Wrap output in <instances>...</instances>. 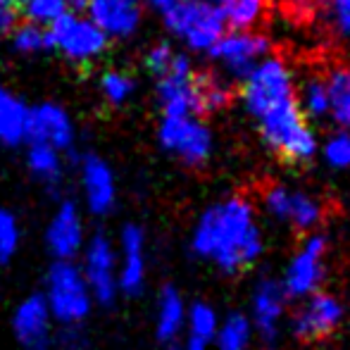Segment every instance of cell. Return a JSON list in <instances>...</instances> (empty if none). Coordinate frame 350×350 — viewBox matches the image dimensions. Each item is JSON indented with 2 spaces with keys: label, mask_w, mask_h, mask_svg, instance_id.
Returning a JSON list of instances; mask_svg holds the SVG:
<instances>
[{
  "label": "cell",
  "mask_w": 350,
  "mask_h": 350,
  "mask_svg": "<svg viewBox=\"0 0 350 350\" xmlns=\"http://www.w3.org/2000/svg\"><path fill=\"white\" fill-rule=\"evenodd\" d=\"M191 248L200 258L215 260L226 274L245 272L262 250L250 205L234 198L210 208L196 226Z\"/></svg>",
  "instance_id": "1"
},
{
  "label": "cell",
  "mask_w": 350,
  "mask_h": 350,
  "mask_svg": "<svg viewBox=\"0 0 350 350\" xmlns=\"http://www.w3.org/2000/svg\"><path fill=\"white\" fill-rule=\"evenodd\" d=\"M41 295L55 327H83L96 308L77 262H51Z\"/></svg>",
  "instance_id": "2"
},
{
  "label": "cell",
  "mask_w": 350,
  "mask_h": 350,
  "mask_svg": "<svg viewBox=\"0 0 350 350\" xmlns=\"http://www.w3.org/2000/svg\"><path fill=\"white\" fill-rule=\"evenodd\" d=\"M167 29L186 38L196 51H210L224 31V17L219 8L205 0H165L160 5Z\"/></svg>",
  "instance_id": "3"
},
{
  "label": "cell",
  "mask_w": 350,
  "mask_h": 350,
  "mask_svg": "<svg viewBox=\"0 0 350 350\" xmlns=\"http://www.w3.org/2000/svg\"><path fill=\"white\" fill-rule=\"evenodd\" d=\"M86 286L93 295L96 308H112L120 298V284H117V245L105 231H96L86 239L81 255L77 260Z\"/></svg>",
  "instance_id": "4"
},
{
  "label": "cell",
  "mask_w": 350,
  "mask_h": 350,
  "mask_svg": "<svg viewBox=\"0 0 350 350\" xmlns=\"http://www.w3.org/2000/svg\"><path fill=\"white\" fill-rule=\"evenodd\" d=\"M262 136L286 162H303L312 155L314 139L305 126L295 98L269 107L262 117Z\"/></svg>",
  "instance_id": "5"
},
{
  "label": "cell",
  "mask_w": 350,
  "mask_h": 350,
  "mask_svg": "<svg viewBox=\"0 0 350 350\" xmlns=\"http://www.w3.org/2000/svg\"><path fill=\"white\" fill-rule=\"evenodd\" d=\"M53 48L72 62H91L100 57L107 48V36L88 17L65 12L53 27H48Z\"/></svg>",
  "instance_id": "6"
},
{
  "label": "cell",
  "mask_w": 350,
  "mask_h": 350,
  "mask_svg": "<svg viewBox=\"0 0 350 350\" xmlns=\"http://www.w3.org/2000/svg\"><path fill=\"white\" fill-rule=\"evenodd\" d=\"M10 332L19 350H53L57 327L48 312L41 291L24 295L14 305L10 314Z\"/></svg>",
  "instance_id": "7"
},
{
  "label": "cell",
  "mask_w": 350,
  "mask_h": 350,
  "mask_svg": "<svg viewBox=\"0 0 350 350\" xmlns=\"http://www.w3.org/2000/svg\"><path fill=\"white\" fill-rule=\"evenodd\" d=\"M86 224H83V212L74 200H62L51 215L43 231V243L46 253L53 262H77L86 245Z\"/></svg>",
  "instance_id": "8"
},
{
  "label": "cell",
  "mask_w": 350,
  "mask_h": 350,
  "mask_svg": "<svg viewBox=\"0 0 350 350\" xmlns=\"http://www.w3.org/2000/svg\"><path fill=\"white\" fill-rule=\"evenodd\" d=\"M160 146L181 162L196 167L210 157L212 136L196 117H165L160 124Z\"/></svg>",
  "instance_id": "9"
},
{
  "label": "cell",
  "mask_w": 350,
  "mask_h": 350,
  "mask_svg": "<svg viewBox=\"0 0 350 350\" xmlns=\"http://www.w3.org/2000/svg\"><path fill=\"white\" fill-rule=\"evenodd\" d=\"M117 245V284H120V295L136 298L143 293L148 274L146 262V229L136 221H129L120 229V236L115 241Z\"/></svg>",
  "instance_id": "10"
},
{
  "label": "cell",
  "mask_w": 350,
  "mask_h": 350,
  "mask_svg": "<svg viewBox=\"0 0 350 350\" xmlns=\"http://www.w3.org/2000/svg\"><path fill=\"white\" fill-rule=\"evenodd\" d=\"M74 139L77 131L65 107L57 103H38L29 107L27 134H24L29 146H48L57 152H67L74 146Z\"/></svg>",
  "instance_id": "11"
},
{
  "label": "cell",
  "mask_w": 350,
  "mask_h": 350,
  "mask_svg": "<svg viewBox=\"0 0 350 350\" xmlns=\"http://www.w3.org/2000/svg\"><path fill=\"white\" fill-rule=\"evenodd\" d=\"M79 184L86 212L93 217H107L117 205V179L107 160L96 152H86L79 160Z\"/></svg>",
  "instance_id": "12"
},
{
  "label": "cell",
  "mask_w": 350,
  "mask_h": 350,
  "mask_svg": "<svg viewBox=\"0 0 350 350\" xmlns=\"http://www.w3.org/2000/svg\"><path fill=\"white\" fill-rule=\"evenodd\" d=\"M157 96H160L165 117H193L198 110V88H196V74L191 70L189 57L174 55L170 70L157 81Z\"/></svg>",
  "instance_id": "13"
},
{
  "label": "cell",
  "mask_w": 350,
  "mask_h": 350,
  "mask_svg": "<svg viewBox=\"0 0 350 350\" xmlns=\"http://www.w3.org/2000/svg\"><path fill=\"white\" fill-rule=\"evenodd\" d=\"M245 105L253 115L262 117L269 107L293 98L291 91V77L281 60H267L248 77L243 88Z\"/></svg>",
  "instance_id": "14"
},
{
  "label": "cell",
  "mask_w": 350,
  "mask_h": 350,
  "mask_svg": "<svg viewBox=\"0 0 350 350\" xmlns=\"http://www.w3.org/2000/svg\"><path fill=\"white\" fill-rule=\"evenodd\" d=\"M86 12L107 41L131 36L141 24V8L136 0H88Z\"/></svg>",
  "instance_id": "15"
},
{
  "label": "cell",
  "mask_w": 350,
  "mask_h": 350,
  "mask_svg": "<svg viewBox=\"0 0 350 350\" xmlns=\"http://www.w3.org/2000/svg\"><path fill=\"white\" fill-rule=\"evenodd\" d=\"M341 322V305L327 293H317L295 314V336L303 341H324Z\"/></svg>",
  "instance_id": "16"
},
{
  "label": "cell",
  "mask_w": 350,
  "mask_h": 350,
  "mask_svg": "<svg viewBox=\"0 0 350 350\" xmlns=\"http://www.w3.org/2000/svg\"><path fill=\"white\" fill-rule=\"evenodd\" d=\"M267 51V38L253 36V33H231V36H221L210 53L219 60H224L236 74H248L253 67L255 57L262 55Z\"/></svg>",
  "instance_id": "17"
},
{
  "label": "cell",
  "mask_w": 350,
  "mask_h": 350,
  "mask_svg": "<svg viewBox=\"0 0 350 350\" xmlns=\"http://www.w3.org/2000/svg\"><path fill=\"white\" fill-rule=\"evenodd\" d=\"M322 253L324 239H312L305 245L303 253L291 265L288 277H286V288L291 295H305L319 284L322 279Z\"/></svg>",
  "instance_id": "18"
},
{
  "label": "cell",
  "mask_w": 350,
  "mask_h": 350,
  "mask_svg": "<svg viewBox=\"0 0 350 350\" xmlns=\"http://www.w3.org/2000/svg\"><path fill=\"white\" fill-rule=\"evenodd\" d=\"M186 319L184 300L174 286H165L157 295V312H155V336L160 343L170 346L181 334Z\"/></svg>",
  "instance_id": "19"
},
{
  "label": "cell",
  "mask_w": 350,
  "mask_h": 350,
  "mask_svg": "<svg viewBox=\"0 0 350 350\" xmlns=\"http://www.w3.org/2000/svg\"><path fill=\"white\" fill-rule=\"evenodd\" d=\"M27 117V103L19 100L14 93H10L8 88L0 86V143L3 146H19V143H24Z\"/></svg>",
  "instance_id": "20"
},
{
  "label": "cell",
  "mask_w": 350,
  "mask_h": 350,
  "mask_svg": "<svg viewBox=\"0 0 350 350\" xmlns=\"http://www.w3.org/2000/svg\"><path fill=\"white\" fill-rule=\"evenodd\" d=\"M27 167L41 184L57 186L65 174V162H62V152L53 150L48 146H29L27 150Z\"/></svg>",
  "instance_id": "21"
},
{
  "label": "cell",
  "mask_w": 350,
  "mask_h": 350,
  "mask_svg": "<svg viewBox=\"0 0 350 350\" xmlns=\"http://www.w3.org/2000/svg\"><path fill=\"white\" fill-rule=\"evenodd\" d=\"M284 308V291L274 281H265L258 291V303H255V314H258V329L265 338H272L277 332V319Z\"/></svg>",
  "instance_id": "22"
},
{
  "label": "cell",
  "mask_w": 350,
  "mask_h": 350,
  "mask_svg": "<svg viewBox=\"0 0 350 350\" xmlns=\"http://www.w3.org/2000/svg\"><path fill=\"white\" fill-rule=\"evenodd\" d=\"M22 248V224L12 210L0 208V267H8Z\"/></svg>",
  "instance_id": "23"
},
{
  "label": "cell",
  "mask_w": 350,
  "mask_h": 350,
  "mask_svg": "<svg viewBox=\"0 0 350 350\" xmlns=\"http://www.w3.org/2000/svg\"><path fill=\"white\" fill-rule=\"evenodd\" d=\"M12 46H14V51L22 53V55H38V53L51 51L53 41H51L48 29L24 22L12 31Z\"/></svg>",
  "instance_id": "24"
},
{
  "label": "cell",
  "mask_w": 350,
  "mask_h": 350,
  "mask_svg": "<svg viewBox=\"0 0 350 350\" xmlns=\"http://www.w3.org/2000/svg\"><path fill=\"white\" fill-rule=\"evenodd\" d=\"M329 105L343 126H350V70H336L329 77L327 86Z\"/></svg>",
  "instance_id": "25"
},
{
  "label": "cell",
  "mask_w": 350,
  "mask_h": 350,
  "mask_svg": "<svg viewBox=\"0 0 350 350\" xmlns=\"http://www.w3.org/2000/svg\"><path fill=\"white\" fill-rule=\"evenodd\" d=\"M24 8V17L29 24H36V27H53L62 14L67 12L65 0H29Z\"/></svg>",
  "instance_id": "26"
},
{
  "label": "cell",
  "mask_w": 350,
  "mask_h": 350,
  "mask_svg": "<svg viewBox=\"0 0 350 350\" xmlns=\"http://www.w3.org/2000/svg\"><path fill=\"white\" fill-rule=\"evenodd\" d=\"M262 3L265 0H229L226 5H221L219 12L224 22H229L239 31L258 19V14L262 12Z\"/></svg>",
  "instance_id": "27"
},
{
  "label": "cell",
  "mask_w": 350,
  "mask_h": 350,
  "mask_svg": "<svg viewBox=\"0 0 350 350\" xmlns=\"http://www.w3.org/2000/svg\"><path fill=\"white\" fill-rule=\"evenodd\" d=\"M134 91H136V83L129 74L105 72L100 77V93L107 103H112V105H122V103H126Z\"/></svg>",
  "instance_id": "28"
},
{
  "label": "cell",
  "mask_w": 350,
  "mask_h": 350,
  "mask_svg": "<svg viewBox=\"0 0 350 350\" xmlns=\"http://www.w3.org/2000/svg\"><path fill=\"white\" fill-rule=\"evenodd\" d=\"M286 219L293 221L298 229H308L319 219V205L317 200L308 198L303 193H291L288 210H286Z\"/></svg>",
  "instance_id": "29"
},
{
  "label": "cell",
  "mask_w": 350,
  "mask_h": 350,
  "mask_svg": "<svg viewBox=\"0 0 350 350\" xmlns=\"http://www.w3.org/2000/svg\"><path fill=\"white\" fill-rule=\"evenodd\" d=\"M189 329H191V338H198V341L208 343L217 332V314L212 312L210 305L205 303H196L189 310Z\"/></svg>",
  "instance_id": "30"
},
{
  "label": "cell",
  "mask_w": 350,
  "mask_h": 350,
  "mask_svg": "<svg viewBox=\"0 0 350 350\" xmlns=\"http://www.w3.org/2000/svg\"><path fill=\"white\" fill-rule=\"evenodd\" d=\"M248 343V322L241 314H231L217 336L219 350H243Z\"/></svg>",
  "instance_id": "31"
},
{
  "label": "cell",
  "mask_w": 350,
  "mask_h": 350,
  "mask_svg": "<svg viewBox=\"0 0 350 350\" xmlns=\"http://www.w3.org/2000/svg\"><path fill=\"white\" fill-rule=\"evenodd\" d=\"M53 350H91V341L83 327H57Z\"/></svg>",
  "instance_id": "32"
},
{
  "label": "cell",
  "mask_w": 350,
  "mask_h": 350,
  "mask_svg": "<svg viewBox=\"0 0 350 350\" xmlns=\"http://www.w3.org/2000/svg\"><path fill=\"white\" fill-rule=\"evenodd\" d=\"M172 60H174V53H172L170 43H157V46H152L150 53L146 55V67L155 74V77H165L172 65Z\"/></svg>",
  "instance_id": "33"
},
{
  "label": "cell",
  "mask_w": 350,
  "mask_h": 350,
  "mask_svg": "<svg viewBox=\"0 0 350 350\" xmlns=\"http://www.w3.org/2000/svg\"><path fill=\"white\" fill-rule=\"evenodd\" d=\"M305 105H308L310 115L322 117L329 110V96H327V86L319 81H312L305 91Z\"/></svg>",
  "instance_id": "34"
},
{
  "label": "cell",
  "mask_w": 350,
  "mask_h": 350,
  "mask_svg": "<svg viewBox=\"0 0 350 350\" xmlns=\"http://www.w3.org/2000/svg\"><path fill=\"white\" fill-rule=\"evenodd\" d=\"M327 160L334 167H348L350 165V136L338 134L327 143Z\"/></svg>",
  "instance_id": "35"
},
{
  "label": "cell",
  "mask_w": 350,
  "mask_h": 350,
  "mask_svg": "<svg viewBox=\"0 0 350 350\" xmlns=\"http://www.w3.org/2000/svg\"><path fill=\"white\" fill-rule=\"evenodd\" d=\"M14 3L17 0H0V36L14 24Z\"/></svg>",
  "instance_id": "36"
},
{
  "label": "cell",
  "mask_w": 350,
  "mask_h": 350,
  "mask_svg": "<svg viewBox=\"0 0 350 350\" xmlns=\"http://www.w3.org/2000/svg\"><path fill=\"white\" fill-rule=\"evenodd\" d=\"M334 12L341 31L350 33V0H334Z\"/></svg>",
  "instance_id": "37"
},
{
  "label": "cell",
  "mask_w": 350,
  "mask_h": 350,
  "mask_svg": "<svg viewBox=\"0 0 350 350\" xmlns=\"http://www.w3.org/2000/svg\"><path fill=\"white\" fill-rule=\"evenodd\" d=\"M65 5H67V12L79 14V12H86L88 0H65Z\"/></svg>",
  "instance_id": "38"
},
{
  "label": "cell",
  "mask_w": 350,
  "mask_h": 350,
  "mask_svg": "<svg viewBox=\"0 0 350 350\" xmlns=\"http://www.w3.org/2000/svg\"><path fill=\"white\" fill-rule=\"evenodd\" d=\"M136 3H150V5H155V8H160L165 0H136Z\"/></svg>",
  "instance_id": "39"
},
{
  "label": "cell",
  "mask_w": 350,
  "mask_h": 350,
  "mask_svg": "<svg viewBox=\"0 0 350 350\" xmlns=\"http://www.w3.org/2000/svg\"><path fill=\"white\" fill-rule=\"evenodd\" d=\"M17 3H22V5H27V3H29V0H17Z\"/></svg>",
  "instance_id": "40"
}]
</instances>
